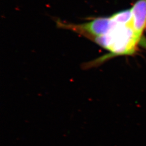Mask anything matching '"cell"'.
<instances>
[{
	"instance_id": "6da1fadb",
	"label": "cell",
	"mask_w": 146,
	"mask_h": 146,
	"mask_svg": "<svg viewBox=\"0 0 146 146\" xmlns=\"http://www.w3.org/2000/svg\"><path fill=\"white\" fill-rule=\"evenodd\" d=\"M110 17L108 31L104 35L92 40L110 52L108 55L97 60V63L114 56L133 55L140 43H146L145 38L136 31L131 9L117 12Z\"/></svg>"
},
{
	"instance_id": "7a4b0ae2",
	"label": "cell",
	"mask_w": 146,
	"mask_h": 146,
	"mask_svg": "<svg viewBox=\"0 0 146 146\" xmlns=\"http://www.w3.org/2000/svg\"><path fill=\"white\" fill-rule=\"evenodd\" d=\"M131 10L136 31L143 37L146 31V0H137Z\"/></svg>"
}]
</instances>
